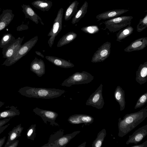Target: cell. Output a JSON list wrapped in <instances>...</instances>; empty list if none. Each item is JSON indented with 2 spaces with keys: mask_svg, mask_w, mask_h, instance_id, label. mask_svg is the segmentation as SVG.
I'll use <instances>...</instances> for the list:
<instances>
[{
  "mask_svg": "<svg viewBox=\"0 0 147 147\" xmlns=\"http://www.w3.org/2000/svg\"><path fill=\"white\" fill-rule=\"evenodd\" d=\"M79 2L75 0L72 2L67 7L64 14V19L65 20H70L71 17L76 13L78 11V7Z\"/></svg>",
  "mask_w": 147,
  "mask_h": 147,
  "instance_id": "603a6c76",
  "label": "cell"
},
{
  "mask_svg": "<svg viewBox=\"0 0 147 147\" xmlns=\"http://www.w3.org/2000/svg\"><path fill=\"white\" fill-rule=\"evenodd\" d=\"M106 134V129L104 128L99 131L97 134L96 138L92 142V147H101Z\"/></svg>",
  "mask_w": 147,
  "mask_h": 147,
  "instance_id": "83f0119b",
  "label": "cell"
},
{
  "mask_svg": "<svg viewBox=\"0 0 147 147\" xmlns=\"http://www.w3.org/2000/svg\"><path fill=\"white\" fill-rule=\"evenodd\" d=\"M35 53L37 55L41 57L42 58H44V55L40 52L36 51Z\"/></svg>",
  "mask_w": 147,
  "mask_h": 147,
  "instance_id": "b9f144b4",
  "label": "cell"
},
{
  "mask_svg": "<svg viewBox=\"0 0 147 147\" xmlns=\"http://www.w3.org/2000/svg\"><path fill=\"white\" fill-rule=\"evenodd\" d=\"M45 58L48 61L56 66L64 68H71L74 65L69 60L67 61L55 56H47Z\"/></svg>",
  "mask_w": 147,
  "mask_h": 147,
  "instance_id": "e0dca14e",
  "label": "cell"
},
{
  "mask_svg": "<svg viewBox=\"0 0 147 147\" xmlns=\"http://www.w3.org/2000/svg\"><path fill=\"white\" fill-rule=\"evenodd\" d=\"M94 118L90 115L81 114V120L82 123L90 124L94 122Z\"/></svg>",
  "mask_w": 147,
  "mask_h": 147,
  "instance_id": "d590c367",
  "label": "cell"
},
{
  "mask_svg": "<svg viewBox=\"0 0 147 147\" xmlns=\"http://www.w3.org/2000/svg\"><path fill=\"white\" fill-rule=\"evenodd\" d=\"M147 117V107L139 111L126 114L118 119V136L123 137L135 128Z\"/></svg>",
  "mask_w": 147,
  "mask_h": 147,
  "instance_id": "6da1fadb",
  "label": "cell"
},
{
  "mask_svg": "<svg viewBox=\"0 0 147 147\" xmlns=\"http://www.w3.org/2000/svg\"><path fill=\"white\" fill-rule=\"evenodd\" d=\"M129 11L127 9H115L105 11L99 14L96 16L98 21L101 20L110 19L118 17Z\"/></svg>",
  "mask_w": 147,
  "mask_h": 147,
  "instance_id": "9a60e30c",
  "label": "cell"
},
{
  "mask_svg": "<svg viewBox=\"0 0 147 147\" xmlns=\"http://www.w3.org/2000/svg\"><path fill=\"white\" fill-rule=\"evenodd\" d=\"M81 30L85 33L89 34H94L98 32L99 29L96 25L88 26L82 27Z\"/></svg>",
  "mask_w": 147,
  "mask_h": 147,
  "instance_id": "1f68e13d",
  "label": "cell"
},
{
  "mask_svg": "<svg viewBox=\"0 0 147 147\" xmlns=\"http://www.w3.org/2000/svg\"><path fill=\"white\" fill-rule=\"evenodd\" d=\"M147 102V92L141 95L139 98L134 107L135 109L143 106Z\"/></svg>",
  "mask_w": 147,
  "mask_h": 147,
  "instance_id": "d6a6232c",
  "label": "cell"
},
{
  "mask_svg": "<svg viewBox=\"0 0 147 147\" xmlns=\"http://www.w3.org/2000/svg\"><path fill=\"white\" fill-rule=\"evenodd\" d=\"M77 37V34L74 32H70L63 35L59 40L57 47H61L73 41Z\"/></svg>",
  "mask_w": 147,
  "mask_h": 147,
  "instance_id": "cb8c5ba5",
  "label": "cell"
},
{
  "mask_svg": "<svg viewBox=\"0 0 147 147\" xmlns=\"http://www.w3.org/2000/svg\"><path fill=\"white\" fill-rule=\"evenodd\" d=\"M19 142V140H16L11 142L7 147H17L18 145Z\"/></svg>",
  "mask_w": 147,
  "mask_h": 147,
  "instance_id": "74e56055",
  "label": "cell"
},
{
  "mask_svg": "<svg viewBox=\"0 0 147 147\" xmlns=\"http://www.w3.org/2000/svg\"><path fill=\"white\" fill-rule=\"evenodd\" d=\"M111 47L110 42L107 41L103 43L94 53L92 58L91 62L97 63L105 61L110 54Z\"/></svg>",
  "mask_w": 147,
  "mask_h": 147,
  "instance_id": "9c48e42d",
  "label": "cell"
},
{
  "mask_svg": "<svg viewBox=\"0 0 147 147\" xmlns=\"http://www.w3.org/2000/svg\"><path fill=\"white\" fill-rule=\"evenodd\" d=\"M102 84H101L87 100L86 104L98 109L103 108L105 104L102 94Z\"/></svg>",
  "mask_w": 147,
  "mask_h": 147,
  "instance_id": "52a82bcc",
  "label": "cell"
},
{
  "mask_svg": "<svg viewBox=\"0 0 147 147\" xmlns=\"http://www.w3.org/2000/svg\"><path fill=\"white\" fill-rule=\"evenodd\" d=\"M10 125L9 124H7L5 125H3L2 126L0 127V134L2 133L3 131L9 126Z\"/></svg>",
  "mask_w": 147,
  "mask_h": 147,
  "instance_id": "ab89813d",
  "label": "cell"
},
{
  "mask_svg": "<svg viewBox=\"0 0 147 147\" xmlns=\"http://www.w3.org/2000/svg\"><path fill=\"white\" fill-rule=\"evenodd\" d=\"M88 6V3L85 1L74 15L72 20V24H74L78 22L84 16L87 11Z\"/></svg>",
  "mask_w": 147,
  "mask_h": 147,
  "instance_id": "d4e9b609",
  "label": "cell"
},
{
  "mask_svg": "<svg viewBox=\"0 0 147 147\" xmlns=\"http://www.w3.org/2000/svg\"><path fill=\"white\" fill-rule=\"evenodd\" d=\"M63 13V9L61 8L59 10L52 26L47 35L48 36H50L48 41V43L51 48L54 43L55 37L62 30Z\"/></svg>",
  "mask_w": 147,
  "mask_h": 147,
  "instance_id": "8992f818",
  "label": "cell"
},
{
  "mask_svg": "<svg viewBox=\"0 0 147 147\" xmlns=\"http://www.w3.org/2000/svg\"><path fill=\"white\" fill-rule=\"evenodd\" d=\"M3 15L0 19V31L6 27L13 20L14 15L12 11L10 9L4 10Z\"/></svg>",
  "mask_w": 147,
  "mask_h": 147,
  "instance_id": "d6986e66",
  "label": "cell"
},
{
  "mask_svg": "<svg viewBox=\"0 0 147 147\" xmlns=\"http://www.w3.org/2000/svg\"><path fill=\"white\" fill-rule=\"evenodd\" d=\"M147 45V37L139 38L131 42L124 49V51L127 52H130L139 51L143 49Z\"/></svg>",
  "mask_w": 147,
  "mask_h": 147,
  "instance_id": "5bb4252c",
  "label": "cell"
},
{
  "mask_svg": "<svg viewBox=\"0 0 147 147\" xmlns=\"http://www.w3.org/2000/svg\"><path fill=\"white\" fill-rule=\"evenodd\" d=\"M133 18L131 16L117 17L106 21L104 23L110 31L115 32L130 25Z\"/></svg>",
  "mask_w": 147,
  "mask_h": 147,
  "instance_id": "5b68a950",
  "label": "cell"
},
{
  "mask_svg": "<svg viewBox=\"0 0 147 147\" xmlns=\"http://www.w3.org/2000/svg\"><path fill=\"white\" fill-rule=\"evenodd\" d=\"M147 27V14L142 19H140L137 26V31L140 32Z\"/></svg>",
  "mask_w": 147,
  "mask_h": 147,
  "instance_id": "836d02e7",
  "label": "cell"
},
{
  "mask_svg": "<svg viewBox=\"0 0 147 147\" xmlns=\"http://www.w3.org/2000/svg\"><path fill=\"white\" fill-rule=\"evenodd\" d=\"M30 69L39 77H41L45 73V67L43 60L35 57L31 62Z\"/></svg>",
  "mask_w": 147,
  "mask_h": 147,
  "instance_id": "4fadbf2b",
  "label": "cell"
},
{
  "mask_svg": "<svg viewBox=\"0 0 147 147\" xmlns=\"http://www.w3.org/2000/svg\"><path fill=\"white\" fill-rule=\"evenodd\" d=\"M86 144V142H84L78 146V147H85Z\"/></svg>",
  "mask_w": 147,
  "mask_h": 147,
  "instance_id": "7bdbcfd3",
  "label": "cell"
},
{
  "mask_svg": "<svg viewBox=\"0 0 147 147\" xmlns=\"http://www.w3.org/2000/svg\"><path fill=\"white\" fill-rule=\"evenodd\" d=\"M36 124H32L28 129L26 133V136L28 139L34 140L36 136Z\"/></svg>",
  "mask_w": 147,
  "mask_h": 147,
  "instance_id": "4dcf8cb0",
  "label": "cell"
},
{
  "mask_svg": "<svg viewBox=\"0 0 147 147\" xmlns=\"http://www.w3.org/2000/svg\"><path fill=\"white\" fill-rule=\"evenodd\" d=\"M33 111L36 115L40 116L45 123L47 124V122L50 123V125L53 126H59V124L55 122L58 115L56 112L51 110H44L36 107L33 109Z\"/></svg>",
  "mask_w": 147,
  "mask_h": 147,
  "instance_id": "ba28073f",
  "label": "cell"
},
{
  "mask_svg": "<svg viewBox=\"0 0 147 147\" xmlns=\"http://www.w3.org/2000/svg\"><path fill=\"white\" fill-rule=\"evenodd\" d=\"M21 6L26 18H29L37 24L39 23L40 21L42 24L44 25L41 18L29 5L23 4Z\"/></svg>",
  "mask_w": 147,
  "mask_h": 147,
  "instance_id": "2e32d148",
  "label": "cell"
},
{
  "mask_svg": "<svg viewBox=\"0 0 147 147\" xmlns=\"http://www.w3.org/2000/svg\"><path fill=\"white\" fill-rule=\"evenodd\" d=\"M134 30V28L130 25L122 28L117 34L116 40L119 42H121L122 40L132 34Z\"/></svg>",
  "mask_w": 147,
  "mask_h": 147,
  "instance_id": "484cf974",
  "label": "cell"
},
{
  "mask_svg": "<svg viewBox=\"0 0 147 147\" xmlns=\"http://www.w3.org/2000/svg\"><path fill=\"white\" fill-rule=\"evenodd\" d=\"M114 95L115 100L119 104L120 111L123 110L125 105L124 90L118 86L115 89Z\"/></svg>",
  "mask_w": 147,
  "mask_h": 147,
  "instance_id": "44dd1931",
  "label": "cell"
},
{
  "mask_svg": "<svg viewBox=\"0 0 147 147\" xmlns=\"http://www.w3.org/2000/svg\"><path fill=\"white\" fill-rule=\"evenodd\" d=\"M80 132V131H75L70 134L63 135L46 147H65L70 141Z\"/></svg>",
  "mask_w": 147,
  "mask_h": 147,
  "instance_id": "7c38bea8",
  "label": "cell"
},
{
  "mask_svg": "<svg viewBox=\"0 0 147 147\" xmlns=\"http://www.w3.org/2000/svg\"><path fill=\"white\" fill-rule=\"evenodd\" d=\"M10 109L0 112V119L8 118H12L15 116L19 115L20 112L17 107L13 106L9 107Z\"/></svg>",
  "mask_w": 147,
  "mask_h": 147,
  "instance_id": "4316f807",
  "label": "cell"
},
{
  "mask_svg": "<svg viewBox=\"0 0 147 147\" xmlns=\"http://www.w3.org/2000/svg\"></svg>",
  "mask_w": 147,
  "mask_h": 147,
  "instance_id": "bcb514c9",
  "label": "cell"
},
{
  "mask_svg": "<svg viewBox=\"0 0 147 147\" xmlns=\"http://www.w3.org/2000/svg\"><path fill=\"white\" fill-rule=\"evenodd\" d=\"M24 38L19 37L14 40L8 45L3 49L2 54L4 58L9 59L13 56L22 45Z\"/></svg>",
  "mask_w": 147,
  "mask_h": 147,
  "instance_id": "30bf717a",
  "label": "cell"
},
{
  "mask_svg": "<svg viewBox=\"0 0 147 147\" xmlns=\"http://www.w3.org/2000/svg\"><path fill=\"white\" fill-rule=\"evenodd\" d=\"M23 129L24 127L22 126L21 124H20L14 127L8 133L7 140L4 147H7L11 142L20 137Z\"/></svg>",
  "mask_w": 147,
  "mask_h": 147,
  "instance_id": "ffe728a7",
  "label": "cell"
},
{
  "mask_svg": "<svg viewBox=\"0 0 147 147\" xmlns=\"http://www.w3.org/2000/svg\"><path fill=\"white\" fill-rule=\"evenodd\" d=\"M94 78V76L86 71L77 72L65 79L61 85L70 87L73 85L87 84L92 82Z\"/></svg>",
  "mask_w": 147,
  "mask_h": 147,
  "instance_id": "277c9868",
  "label": "cell"
},
{
  "mask_svg": "<svg viewBox=\"0 0 147 147\" xmlns=\"http://www.w3.org/2000/svg\"><path fill=\"white\" fill-rule=\"evenodd\" d=\"M147 135V125L146 124L139 128L131 135L129 136V139L126 144L127 145L132 143L137 144L141 142Z\"/></svg>",
  "mask_w": 147,
  "mask_h": 147,
  "instance_id": "8fae6325",
  "label": "cell"
},
{
  "mask_svg": "<svg viewBox=\"0 0 147 147\" xmlns=\"http://www.w3.org/2000/svg\"><path fill=\"white\" fill-rule=\"evenodd\" d=\"M130 147H147V140H146L141 144L135 145Z\"/></svg>",
  "mask_w": 147,
  "mask_h": 147,
  "instance_id": "f35d334b",
  "label": "cell"
},
{
  "mask_svg": "<svg viewBox=\"0 0 147 147\" xmlns=\"http://www.w3.org/2000/svg\"><path fill=\"white\" fill-rule=\"evenodd\" d=\"M4 104L5 103L4 102L1 101H0V108L3 106Z\"/></svg>",
  "mask_w": 147,
  "mask_h": 147,
  "instance_id": "ee69618b",
  "label": "cell"
},
{
  "mask_svg": "<svg viewBox=\"0 0 147 147\" xmlns=\"http://www.w3.org/2000/svg\"><path fill=\"white\" fill-rule=\"evenodd\" d=\"M15 39V37L10 33H7L4 34L0 41V48H3Z\"/></svg>",
  "mask_w": 147,
  "mask_h": 147,
  "instance_id": "f1b7e54d",
  "label": "cell"
},
{
  "mask_svg": "<svg viewBox=\"0 0 147 147\" xmlns=\"http://www.w3.org/2000/svg\"><path fill=\"white\" fill-rule=\"evenodd\" d=\"M11 118H8L0 120V127L4 125L5 124L9 121Z\"/></svg>",
  "mask_w": 147,
  "mask_h": 147,
  "instance_id": "8d00e7d4",
  "label": "cell"
},
{
  "mask_svg": "<svg viewBox=\"0 0 147 147\" xmlns=\"http://www.w3.org/2000/svg\"><path fill=\"white\" fill-rule=\"evenodd\" d=\"M6 139V137L4 136L3 138L0 139V147L2 146L5 143Z\"/></svg>",
  "mask_w": 147,
  "mask_h": 147,
  "instance_id": "60d3db41",
  "label": "cell"
},
{
  "mask_svg": "<svg viewBox=\"0 0 147 147\" xmlns=\"http://www.w3.org/2000/svg\"><path fill=\"white\" fill-rule=\"evenodd\" d=\"M81 114H76L70 116L67 119L70 123L72 124H78L82 123L81 120Z\"/></svg>",
  "mask_w": 147,
  "mask_h": 147,
  "instance_id": "e575fe53",
  "label": "cell"
},
{
  "mask_svg": "<svg viewBox=\"0 0 147 147\" xmlns=\"http://www.w3.org/2000/svg\"><path fill=\"white\" fill-rule=\"evenodd\" d=\"M34 7L43 11H48L52 5V2L48 0H36L31 3Z\"/></svg>",
  "mask_w": 147,
  "mask_h": 147,
  "instance_id": "7402d4cb",
  "label": "cell"
},
{
  "mask_svg": "<svg viewBox=\"0 0 147 147\" xmlns=\"http://www.w3.org/2000/svg\"><path fill=\"white\" fill-rule=\"evenodd\" d=\"M38 40V36H36L25 42L22 45L13 57L6 59L2 65L9 66L15 63L26 55L35 45Z\"/></svg>",
  "mask_w": 147,
  "mask_h": 147,
  "instance_id": "3957f363",
  "label": "cell"
},
{
  "mask_svg": "<svg viewBox=\"0 0 147 147\" xmlns=\"http://www.w3.org/2000/svg\"><path fill=\"white\" fill-rule=\"evenodd\" d=\"M136 80L141 85L147 81V61L139 65L136 71Z\"/></svg>",
  "mask_w": 147,
  "mask_h": 147,
  "instance_id": "ac0fdd59",
  "label": "cell"
},
{
  "mask_svg": "<svg viewBox=\"0 0 147 147\" xmlns=\"http://www.w3.org/2000/svg\"><path fill=\"white\" fill-rule=\"evenodd\" d=\"M64 130L61 129L57 131L53 134H52L50 136L48 143L45 144L41 147H46L48 145L53 143L59 138L62 136L63 134Z\"/></svg>",
  "mask_w": 147,
  "mask_h": 147,
  "instance_id": "f546056e",
  "label": "cell"
},
{
  "mask_svg": "<svg viewBox=\"0 0 147 147\" xmlns=\"http://www.w3.org/2000/svg\"><path fill=\"white\" fill-rule=\"evenodd\" d=\"M2 15H3V14L2 13V14L0 15V19H1V17H2Z\"/></svg>",
  "mask_w": 147,
  "mask_h": 147,
  "instance_id": "f6af8a7d",
  "label": "cell"
},
{
  "mask_svg": "<svg viewBox=\"0 0 147 147\" xmlns=\"http://www.w3.org/2000/svg\"><path fill=\"white\" fill-rule=\"evenodd\" d=\"M18 92L21 95L28 97L49 99L59 97L65 91L59 89L26 86L21 88Z\"/></svg>",
  "mask_w": 147,
  "mask_h": 147,
  "instance_id": "7a4b0ae2",
  "label": "cell"
}]
</instances>
